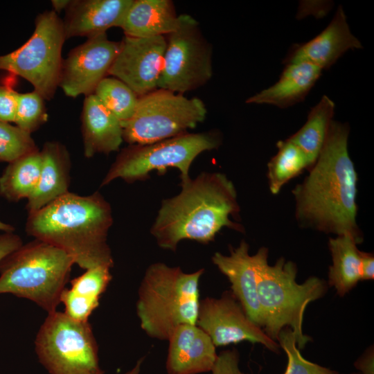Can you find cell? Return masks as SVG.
Here are the masks:
<instances>
[{
    "label": "cell",
    "mask_w": 374,
    "mask_h": 374,
    "mask_svg": "<svg viewBox=\"0 0 374 374\" xmlns=\"http://www.w3.org/2000/svg\"><path fill=\"white\" fill-rule=\"evenodd\" d=\"M204 272L200 269L186 273L163 262L148 267L138 290L136 313L148 336L168 341L177 327L196 325Z\"/></svg>",
    "instance_id": "cell-5"
},
{
    "label": "cell",
    "mask_w": 374,
    "mask_h": 374,
    "mask_svg": "<svg viewBox=\"0 0 374 374\" xmlns=\"http://www.w3.org/2000/svg\"><path fill=\"white\" fill-rule=\"evenodd\" d=\"M277 153L268 163L267 177L272 194H278L282 187L299 175L310 164L305 154L287 139L276 143Z\"/></svg>",
    "instance_id": "cell-26"
},
{
    "label": "cell",
    "mask_w": 374,
    "mask_h": 374,
    "mask_svg": "<svg viewBox=\"0 0 374 374\" xmlns=\"http://www.w3.org/2000/svg\"><path fill=\"white\" fill-rule=\"evenodd\" d=\"M196 325L210 337L215 347L247 341L280 353L278 343L248 318L231 291L224 292L220 298L200 300Z\"/></svg>",
    "instance_id": "cell-12"
},
{
    "label": "cell",
    "mask_w": 374,
    "mask_h": 374,
    "mask_svg": "<svg viewBox=\"0 0 374 374\" xmlns=\"http://www.w3.org/2000/svg\"><path fill=\"white\" fill-rule=\"evenodd\" d=\"M35 345L39 360L50 374H103L89 321L73 320L57 310L48 313Z\"/></svg>",
    "instance_id": "cell-9"
},
{
    "label": "cell",
    "mask_w": 374,
    "mask_h": 374,
    "mask_svg": "<svg viewBox=\"0 0 374 374\" xmlns=\"http://www.w3.org/2000/svg\"><path fill=\"white\" fill-rule=\"evenodd\" d=\"M362 45L350 32L341 6L327 27L310 41L294 44L283 63L305 62L322 71L330 69L346 52L359 49Z\"/></svg>",
    "instance_id": "cell-15"
},
{
    "label": "cell",
    "mask_w": 374,
    "mask_h": 374,
    "mask_svg": "<svg viewBox=\"0 0 374 374\" xmlns=\"http://www.w3.org/2000/svg\"><path fill=\"white\" fill-rule=\"evenodd\" d=\"M18 94L10 85L0 84V121L14 122Z\"/></svg>",
    "instance_id": "cell-33"
},
{
    "label": "cell",
    "mask_w": 374,
    "mask_h": 374,
    "mask_svg": "<svg viewBox=\"0 0 374 374\" xmlns=\"http://www.w3.org/2000/svg\"><path fill=\"white\" fill-rule=\"evenodd\" d=\"M93 94L121 123L134 114L139 96L123 82L114 77H105Z\"/></svg>",
    "instance_id": "cell-27"
},
{
    "label": "cell",
    "mask_w": 374,
    "mask_h": 374,
    "mask_svg": "<svg viewBox=\"0 0 374 374\" xmlns=\"http://www.w3.org/2000/svg\"><path fill=\"white\" fill-rule=\"evenodd\" d=\"M120 45L121 42L109 40L106 33L88 38L62 60L58 87L71 98L93 93L108 75Z\"/></svg>",
    "instance_id": "cell-13"
},
{
    "label": "cell",
    "mask_w": 374,
    "mask_h": 374,
    "mask_svg": "<svg viewBox=\"0 0 374 374\" xmlns=\"http://www.w3.org/2000/svg\"><path fill=\"white\" fill-rule=\"evenodd\" d=\"M73 264L63 250L35 239L0 261V294L26 299L54 312Z\"/></svg>",
    "instance_id": "cell-6"
},
{
    "label": "cell",
    "mask_w": 374,
    "mask_h": 374,
    "mask_svg": "<svg viewBox=\"0 0 374 374\" xmlns=\"http://www.w3.org/2000/svg\"><path fill=\"white\" fill-rule=\"evenodd\" d=\"M350 374H361V373H350Z\"/></svg>",
    "instance_id": "cell-41"
},
{
    "label": "cell",
    "mask_w": 374,
    "mask_h": 374,
    "mask_svg": "<svg viewBox=\"0 0 374 374\" xmlns=\"http://www.w3.org/2000/svg\"><path fill=\"white\" fill-rule=\"evenodd\" d=\"M166 38L158 89L182 94L211 80L212 46L194 17L188 14L179 15L177 27Z\"/></svg>",
    "instance_id": "cell-11"
},
{
    "label": "cell",
    "mask_w": 374,
    "mask_h": 374,
    "mask_svg": "<svg viewBox=\"0 0 374 374\" xmlns=\"http://www.w3.org/2000/svg\"><path fill=\"white\" fill-rule=\"evenodd\" d=\"M206 114L200 98L157 89L139 97L133 116L121 123L123 141L145 145L177 136L203 122Z\"/></svg>",
    "instance_id": "cell-8"
},
{
    "label": "cell",
    "mask_w": 374,
    "mask_h": 374,
    "mask_svg": "<svg viewBox=\"0 0 374 374\" xmlns=\"http://www.w3.org/2000/svg\"><path fill=\"white\" fill-rule=\"evenodd\" d=\"M47 120L44 99L39 93H19L14 121L17 127L31 134Z\"/></svg>",
    "instance_id": "cell-29"
},
{
    "label": "cell",
    "mask_w": 374,
    "mask_h": 374,
    "mask_svg": "<svg viewBox=\"0 0 374 374\" xmlns=\"http://www.w3.org/2000/svg\"><path fill=\"white\" fill-rule=\"evenodd\" d=\"M335 108V103L328 96H323L310 109L302 127L287 139L305 154L310 169L323 149L333 121Z\"/></svg>",
    "instance_id": "cell-24"
},
{
    "label": "cell",
    "mask_w": 374,
    "mask_h": 374,
    "mask_svg": "<svg viewBox=\"0 0 374 374\" xmlns=\"http://www.w3.org/2000/svg\"><path fill=\"white\" fill-rule=\"evenodd\" d=\"M15 228L10 224L3 223L0 221V231H4V233H11L13 232Z\"/></svg>",
    "instance_id": "cell-40"
},
{
    "label": "cell",
    "mask_w": 374,
    "mask_h": 374,
    "mask_svg": "<svg viewBox=\"0 0 374 374\" xmlns=\"http://www.w3.org/2000/svg\"><path fill=\"white\" fill-rule=\"evenodd\" d=\"M113 222L109 204L98 192H68L29 213L26 231L66 252L82 269L114 265L107 234Z\"/></svg>",
    "instance_id": "cell-3"
},
{
    "label": "cell",
    "mask_w": 374,
    "mask_h": 374,
    "mask_svg": "<svg viewBox=\"0 0 374 374\" xmlns=\"http://www.w3.org/2000/svg\"><path fill=\"white\" fill-rule=\"evenodd\" d=\"M361 274L362 280L374 278V256L373 253L360 251Z\"/></svg>",
    "instance_id": "cell-37"
},
{
    "label": "cell",
    "mask_w": 374,
    "mask_h": 374,
    "mask_svg": "<svg viewBox=\"0 0 374 374\" xmlns=\"http://www.w3.org/2000/svg\"><path fill=\"white\" fill-rule=\"evenodd\" d=\"M40 154L42 166L39 181L26 205L29 213L41 209L69 192L71 163L66 148L59 142L48 141Z\"/></svg>",
    "instance_id": "cell-20"
},
{
    "label": "cell",
    "mask_w": 374,
    "mask_h": 374,
    "mask_svg": "<svg viewBox=\"0 0 374 374\" xmlns=\"http://www.w3.org/2000/svg\"><path fill=\"white\" fill-rule=\"evenodd\" d=\"M84 156L117 151L123 141L121 122L93 94L85 97L81 115Z\"/></svg>",
    "instance_id": "cell-19"
},
{
    "label": "cell",
    "mask_w": 374,
    "mask_h": 374,
    "mask_svg": "<svg viewBox=\"0 0 374 374\" xmlns=\"http://www.w3.org/2000/svg\"><path fill=\"white\" fill-rule=\"evenodd\" d=\"M166 46V36L139 38L125 36L109 70L139 97L158 89Z\"/></svg>",
    "instance_id": "cell-14"
},
{
    "label": "cell",
    "mask_w": 374,
    "mask_h": 374,
    "mask_svg": "<svg viewBox=\"0 0 374 374\" xmlns=\"http://www.w3.org/2000/svg\"><path fill=\"white\" fill-rule=\"evenodd\" d=\"M180 185L179 194L162 201L150 229L161 248L175 251L186 239L208 244L224 227L243 231L230 219L240 207L235 188L225 175L202 172Z\"/></svg>",
    "instance_id": "cell-2"
},
{
    "label": "cell",
    "mask_w": 374,
    "mask_h": 374,
    "mask_svg": "<svg viewBox=\"0 0 374 374\" xmlns=\"http://www.w3.org/2000/svg\"><path fill=\"white\" fill-rule=\"evenodd\" d=\"M71 0H53L51 4L53 8V11L56 13L61 12L64 9H66L70 5Z\"/></svg>",
    "instance_id": "cell-38"
},
{
    "label": "cell",
    "mask_w": 374,
    "mask_h": 374,
    "mask_svg": "<svg viewBox=\"0 0 374 374\" xmlns=\"http://www.w3.org/2000/svg\"><path fill=\"white\" fill-rule=\"evenodd\" d=\"M143 362V357L139 359L136 362L135 366L131 370L127 371L125 374H140L141 367V364Z\"/></svg>",
    "instance_id": "cell-39"
},
{
    "label": "cell",
    "mask_w": 374,
    "mask_h": 374,
    "mask_svg": "<svg viewBox=\"0 0 374 374\" xmlns=\"http://www.w3.org/2000/svg\"><path fill=\"white\" fill-rule=\"evenodd\" d=\"M37 151L30 133L17 125L0 121V161L10 163Z\"/></svg>",
    "instance_id": "cell-28"
},
{
    "label": "cell",
    "mask_w": 374,
    "mask_h": 374,
    "mask_svg": "<svg viewBox=\"0 0 374 374\" xmlns=\"http://www.w3.org/2000/svg\"><path fill=\"white\" fill-rule=\"evenodd\" d=\"M63 23L53 10L38 15L35 30L19 48L0 55V70L28 81L44 100L53 98L61 73Z\"/></svg>",
    "instance_id": "cell-10"
},
{
    "label": "cell",
    "mask_w": 374,
    "mask_h": 374,
    "mask_svg": "<svg viewBox=\"0 0 374 374\" xmlns=\"http://www.w3.org/2000/svg\"><path fill=\"white\" fill-rule=\"evenodd\" d=\"M64 305V313L78 321H88L89 317L99 305V301L80 295L71 289L65 288L60 296Z\"/></svg>",
    "instance_id": "cell-32"
},
{
    "label": "cell",
    "mask_w": 374,
    "mask_h": 374,
    "mask_svg": "<svg viewBox=\"0 0 374 374\" xmlns=\"http://www.w3.org/2000/svg\"><path fill=\"white\" fill-rule=\"evenodd\" d=\"M359 242L350 234L330 238L328 246L332 256L329 267L328 281L337 294L344 296L362 280L360 251Z\"/></svg>",
    "instance_id": "cell-23"
},
{
    "label": "cell",
    "mask_w": 374,
    "mask_h": 374,
    "mask_svg": "<svg viewBox=\"0 0 374 374\" xmlns=\"http://www.w3.org/2000/svg\"><path fill=\"white\" fill-rule=\"evenodd\" d=\"M285 65L275 84L249 97L246 103L271 105L284 109L303 100L323 71L305 62Z\"/></svg>",
    "instance_id": "cell-21"
},
{
    "label": "cell",
    "mask_w": 374,
    "mask_h": 374,
    "mask_svg": "<svg viewBox=\"0 0 374 374\" xmlns=\"http://www.w3.org/2000/svg\"><path fill=\"white\" fill-rule=\"evenodd\" d=\"M168 341V374H199L212 370L217 358L215 346L197 325L177 327Z\"/></svg>",
    "instance_id": "cell-16"
},
{
    "label": "cell",
    "mask_w": 374,
    "mask_h": 374,
    "mask_svg": "<svg viewBox=\"0 0 374 374\" xmlns=\"http://www.w3.org/2000/svg\"><path fill=\"white\" fill-rule=\"evenodd\" d=\"M178 21L170 0H132L120 28L128 37L167 36L176 29Z\"/></svg>",
    "instance_id": "cell-22"
},
{
    "label": "cell",
    "mask_w": 374,
    "mask_h": 374,
    "mask_svg": "<svg viewBox=\"0 0 374 374\" xmlns=\"http://www.w3.org/2000/svg\"><path fill=\"white\" fill-rule=\"evenodd\" d=\"M249 247L242 240L236 248H230L228 256L216 252L212 262L226 276L231 292L239 301L248 318L262 328V317L257 292L255 256L249 253Z\"/></svg>",
    "instance_id": "cell-17"
},
{
    "label": "cell",
    "mask_w": 374,
    "mask_h": 374,
    "mask_svg": "<svg viewBox=\"0 0 374 374\" xmlns=\"http://www.w3.org/2000/svg\"><path fill=\"white\" fill-rule=\"evenodd\" d=\"M277 341L287 357L284 374H339L336 371L305 359L297 347L296 336L290 328L281 330Z\"/></svg>",
    "instance_id": "cell-30"
},
{
    "label": "cell",
    "mask_w": 374,
    "mask_h": 374,
    "mask_svg": "<svg viewBox=\"0 0 374 374\" xmlns=\"http://www.w3.org/2000/svg\"><path fill=\"white\" fill-rule=\"evenodd\" d=\"M349 126L333 121L314 165L292 190L301 224L337 235L350 234L362 242L357 226V175L348 150Z\"/></svg>",
    "instance_id": "cell-1"
},
{
    "label": "cell",
    "mask_w": 374,
    "mask_h": 374,
    "mask_svg": "<svg viewBox=\"0 0 374 374\" xmlns=\"http://www.w3.org/2000/svg\"><path fill=\"white\" fill-rule=\"evenodd\" d=\"M222 136L218 131L185 133L145 145H130L117 156L101 186L121 178L132 183L148 179L151 172L159 174L168 168H177L181 181L190 177V167L195 158L205 151L218 148Z\"/></svg>",
    "instance_id": "cell-7"
},
{
    "label": "cell",
    "mask_w": 374,
    "mask_h": 374,
    "mask_svg": "<svg viewBox=\"0 0 374 374\" xmlns=\"http://www.w3.org/2000/svg\"><path fill=\"white\" fill-rule=\"evenodd\" d=\"M361 374H374V350L371 346L354 363Z\"/></svg>",
    "instance_id": "cell-36"
},
{
    "label": "cell",
    "mask_w": 374,
    "mask_h": 374,
    "mask_svg": "<svg viewBox=\"0 0 374 374\" xmlns=\"http://www.w3.org/2000/svg\"><path fill=\"white\" fill-rule=\"evenodd\" d=\"M254 256L262 330L277 342L281 330L290 328L299 349L304 348L311 339L303 332L305 310L310 302L323 296L328 290L327 283L310 276L299 284L296 264L280 258L274 265H269L266 247L260 248Z\"/></svg>",
    "instance_id": "cell-4"
},
{
    "label": "cell",
    "mask_w": 374,
    "mask_h": 374,
    "mask_svg": "<svg viewBox=\"0 0 374 374\" xmlns=\"http://www.w3.org/2000/svg\"><path fill=\"white\" fill-rule=\"evenodd\" d=\"M110 269L107 266H98L86 269L82 274L71 280L70 289L80 295L99 301L112 278Z\"/></svg>",
    "instance_id": "cell-31"
},
{
    "label": "cell",
    "mask_w": 374,
    "mask_h": 374,
    "mask_svg": "<svg viewBox=\"0 0 374 374\" xmlns=\"http://www.w3.org/2000/svg\"><path fill=\"white\" fill-rule=\"evenodd\" d=\"M132 0H73L62 21L65 38L87 37L121 27Z\"/></svg>",
    "instance_id": "cell-18"
},
{
    "label": "cell",
    "mask_w": 374,
    "mask_h": 374,
    "mask_svg": "<svg viewBox=\"0 0 374 374\" xmlns=\"http://www.w3.org/2000/svg\"><path fill=\"white\" fill-rule=\"evenodd\" d=\"M22 244L20 237L13 232L0 234V261Z\"/></svg>",
    "instance_id": "cell-35"
},
{
    "label": "cell",
    "mask_w": 374,
    "mask_h": 374,
    "mask_svg": "<svg viewBox=\"0 0 374 374\" xmlns=\"http://www.w3.org/2000/svg\"><path fill=\"white\" fill-rule=\"evenodd\" d=\"M41 166L39 151L9 163L0 177V195L12 202L28 199L37 185Z\"/></svg>",
    "instance_id": "cell-25"
},
{
    "label": "cell",
    "mask_w": 374,
    "mask_h": 374,
    "mask_svg": "<svg viewBox=\"0 0 374 374\" xmlns=\"http://www.w3.org/2000/svg\"><path fill=\"white\" fill-rule=\"evenodd\" d=\"M240 355L237 350H226L217 355V360L209 374H249L239 367Z\"/></svg>",
    "instance_id": "cell-34"
}]
</instances>
